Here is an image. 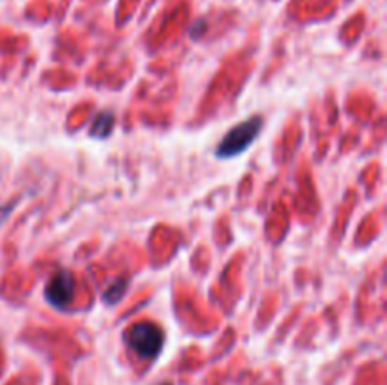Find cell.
<instances>
[{"instance_id":"1","label":"cell","mask_w":387,"mask_h":385,"mask_svg":"<svg viewBox=\"0 0 387 385\" xmlns=\"http://www.w3.org/2000/svg\"><path fill=\"white\" fill-rule=\"evenodd\" d=\"M125 342L142 359H155L161 353L164 333L155 323H136L123 334Z\"/></svg>"},{"instance_id":"2","label":"cell","mask_w":387,"mask_h":385,"mask_svg":"<svg viewBox=\"0 0 387 385\" xmlns=\"http://www.w3.org/2000/svg\"><path fill=\"white\" fill-rule=\"evenodd\" d=\"M263 129V119L261 117H252L247 121H242L240 125H236L232 129L225 134V138L219 142L218 146V155L219 159H230L240 155L247 149V146L252 144L255 138L259 136Z\"/></svg>"},{"instance_id":"3","label":"cell","mask_w":387,"mask_h":385,"mask_svg":"<svg viewBox=\"0 0 387 385\" xmlns=\"http://www.w3.org/2000/svg\"><path fill=\"white\" fill-rule=\"evenodd\" d=\"M74 293H76V280L72 272L68 270L55 272L45 285V299L57 310H64L72 302Z\"/></svg>"},{"instance_id":"4","label":"cell","mask_w":387,"mask_h":385,"mask_svg":"<svg viewBox=\"0 0 387 385\" xmlns=\"http://www.w3.org/2000/svg\"><path fill=\"white\" fill-rule=\"evenodd\" d=\"M113 123H116V117H113L112 112L99 113L95 119V123L91 127V136H93V138H106V136L112 134Z\"/></svg>"},{"instance_id":"5","label":"cell","mask_w":387,"mask_h":385,"mask_svg":"<svg viewBox=\"0 0 387 385\" xmlns=\"http://www.w3.org/2000/svg\"><path fill=\"white\" fill-rule=\"evenodd\" d=\"M125 291H127V282H125V280L113 282L112 285H110V289H106L104 300H106L108 304H116V302H119V300L123 299Z\"/></svg>"},{"instance_id":"6","label":"cell","mask_w":387,"mask_h":385,"mask_svg":"<svg viewBox=\"0 0 387 385\" xmlns=\"http://www.w3.org/2000/svg\"><path fill=\"white\" fill-rule=\"evenodd\" d=\"M167 385H170V384H167Z\"/></svg>"}]
</instances>
